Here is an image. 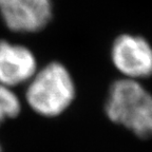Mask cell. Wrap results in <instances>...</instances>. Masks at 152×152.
<instances>
[{"instance_id": "1", "label": "cell", "mask_w": 152, "mask_h": 152, "mask_svg": "<svg viewBox=\"0 0 152 152\" xmlns=\"http://www.w3.org/2000/svg\"><path fill=\"white\" fill-rule=\"evenodd\" d=\"M104 112L112 123L137 137L152 136V95L134 79H119L110 86Z\"/></svg>"}, {"instance_id": "5", "label": "cell", "mask_w": 152, "mask_h": 152, "mask_svg": "<svg viewBox=\"0 0 152 152\" xmlns=\"http://www.w3.org/2000/svg\"><path fill=\"white\" fill-rule=\"evenodd\" d=\"M36 60L28 49L0 42V83L5 87L16 86L34 75Z\"/></svg>"}, {"instance_id": "4", "label": "cell", "mask_w": 152, "mask_h": 152, "mask_svg": "<svg viewBox=\"0 0 152 152\" xmlns=\"http://www.w3.org/2000/svg\"><path fill=\"white\" fill-rule=\"evenodd\" d=\"M0 12L7 28L16 32H37L52 16L50 0H0Z\"/></svg>"}, {"instance_id": "6", "label": "cell", "mask_w": 152, "mask_h": 152, "mask_svg": "<svg viewBox=\"0 0 152 152\" xmlns=\"http://www.w3.org/2000/svg\"><path fill=\"white\" fill-rule=\"evenodd\" d=\"M20 111L17 96L7 87L0 83V124L9 117H15Z\"/></svg>"}, {"instance_id": "3", "label": "cell", "mask_w": 152, "mask_h": 152, "mask_svg": "<svg viewBox=\"0 0 152 152\" xmlns=\"http://www.w3.org/2000/svg\"><path fill=\"white\" fill-rule=\"evenodd\" d=\"M111 59L114 66L130 79L152 76V47L142 36H117L111 47Z\"/></svg>"}, {"instance_id": "7", "label": "cell", "mask_w": 152, "mask_h": 152, "mask_svg": "<svg viewBox=\"0 0 152 152\" xmlns=\"http://www.w3.org/2000/svg\"><path fill=\"white\" fill-rule=\"evenodd\" d=\"M0 151H1V149H0Z\"/></svg>"}, {"instance_id": "2", "label": "cell", "mask_w": 152, "mask_h": 152, "mask_svg": "<svg viewBox=\"0 0 152 152\" xmlns=\"http://www.w3.org/2000/svg\"><path fill=\"white\" fill-rule=\"evenodd\" d=\"M75 88L69 72L62 64L53 62L34 77L26 91L32 109L45 116H56L73 102Z\"/></svg>"}]
</instances>
